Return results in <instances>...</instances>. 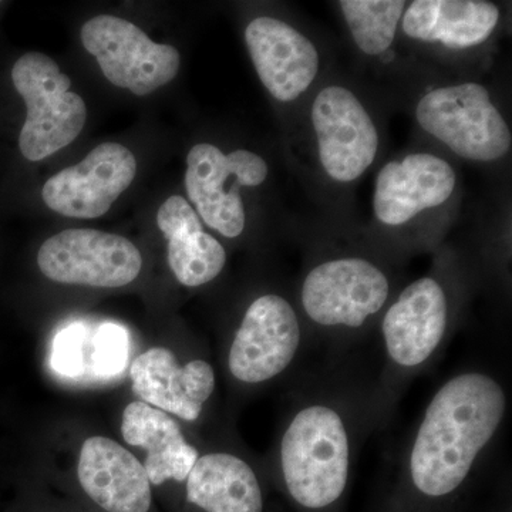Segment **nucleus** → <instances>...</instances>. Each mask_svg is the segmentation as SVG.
<instances>
[{
	"label": "nucleus",
	"mask_w": 512,
	"mask_h": 512,
	"mask_svg": "<svg viewBox=\"0 0 512 512\" xmlns=\"http://www.w3.org/2000/svg\"><path fill=\"white\" fill-rule=\"evenodd\" d=\"M504 413L505 394L491 377L467 373L444 384L412 451L410 470L421 493L443 497L460 487Z\"/></svg>",
	"instance_id": "1"
},
{
	"label": "nucleus",
	"mask_w": 512,
	"mask_h": 512,
	"mask_svg": "<svg viewBox=\"0 0 512 512\" xmlns=\"http://www.w3.org/2000/svg\"><path fill=\"white\" fill-rule=\"evenodd\" d=\"M281 458L296 503L315 510L335 503L349 471L348 434L339 414L325 406L302 410L286 430Z\"/></svg>",
	"instance_id": "2"
},
{
	"label": "nucleus",
	"mask_w": 512,
	"mask_h": 512,
	"mask_svg": "<svg viewBox=\"0 0 512 512\" xmlns=\"http://www.w3.org/2000/svg\"><path fill=\"white\" fill-rule=\"evenodd\" d=\"M424 133L473 163H497L510 154L512 134L484 84H448L424 93L416 104Z\"/></svg>",
	"instance_id": "3"
},
{
	"label": "nucleus",
	"mask_w": 512,
	"mask_h": 512,
	"mask_svg": "<svg viewBox=\"0 0 512 512\" xmlns=\"http://www.w3.org/2000/svg\"><path fill=\"white\" fill-rule=\"evenodd\" d=\"M12 80L28 109L19 137L26 160H43L79 137L86 124V103L70 92L69 76L52 57L26 53L13 66Z\"/></svg>",
	"instance_id": "4"
},
{
	"label": "nucleus",
	"mask_w": 512,
	"mask_h": 512,
	"mask_svg": "<svg viewBox=\"0 0 512 512\" xmlns=\"http://www.w3.org/2000/svg\"><path fill=\"white\" fill-rule=\"evenodd\" d=\"M268 163L249 150L222 153L210 143L195 144L187 156L185 188L198 217L227 238L244 232L242 187H259L268 178Z\"/></svg>",
	"instance_id": "5"
},
{
	"label": "nucleus",
	"mask_w": 512,
	"mask_h": 512,
	"mask_svg": "<svg viewBox=\"0 0 512 512\" xmlns=\"http://www.w3.org/2000/svg\"><path fill=\"white\" fill-rule=\"evenodd\" d=\"M320 167L333 183L352 184L375 164L380 133L375 119L349 87L330 84L311 107Z\"/></svg>",
	"instance_id": "6"
},
{
	"label": "nucleus",
	"mask_w": 512,
	"mask_h": 512,
	"mask_svg": "<svg viewBox=\"0 0 512 512\" xmlns=\"http://www.w3.org/2000/svg\"><path fill=\"white\" fill-rule=\"evenodd\" d=\"M82 42L106 79L136 96L156 92L180 70L181 56L174 46L158 45L138 26L116 16H96L84 23Z\"/></svg>",
	"instance_id": "7"
},
{
	"label": "nucleus",
	"mask_w": 512,
	"mask_h": 512,
	"mask_svg": "<svg viewBox=\"0 0 512 512\" xmlns=\"http://www.w3.org/2000/svg\"><path fill=\"white\" fill-rule=\"evenodd\" d=\"M37 265L50 281L120 288L140 275L143 259L133 242L97 229H66L47 239Z\"/></svg>",
	"instance_id": "8"
},
{
	"label": "nucleus",
	"mask_w": 512,
	"mask_h": 512,
	"mask_svg": "<svg viewBox=\"0 0 512 512\" xmlns=\"http://www.w3.org/2000/svg\"><path fill=\"white\" fill-rule=\"evenodd\" d=\"M386 275L362 258H339L313 268L302 285V305L313 322L359 328L389 298Z\"/></svg>",
	"instance_id": "9"
},
{
	"label": "nucleus",
	"mask_w": 512,
	"mask_h": 512,
	"mask_svg": "<svg viewBox=\"0 0 512 512\" xmlns=\"http://www.w3.org/2000/svg\"><path fill=\"white\" fill-rule=\"evenodd\" d=\"M136 174V157L128 148L100 144L82 163L50 178L43 187V201L64 217L93 220L110 210Z\"/></svg>",
	"instance_id": "10"
},
{
	"label": "nucleus",
	"mask_w": 512,
	"mask_h": 512,
	"mask_svg": "<svg viewBox=\"0 0 512 512\" xmlns=\"http://www.w3.org/2000/svg\"><path fill=\"white\" fill-rule=\"evenodd\" d=\"M301 343L291 303L264 295L251 303L229 352V370L245 383H261L291 365Z\"/></svg>",
	"instance_id": "11"
},
{
	"label": "nucleus",
	"mask_w": 512,
	"mask_h": 512,
	"mask_svg": "<svg viewBox=\"0 0 512 512\" xmlns=\"http://www.w3.org/2000/svg\"><path fill=\"white\" fill-rule=\"evenodd\" d=\"M245 43L266 92L281 103L298 100L318 77L315 43L285 20L255 18L245 29Z\"/></svg>",
	"instance_id": "12"
},
{
	"label": "nucleus",
	"mask_w": 512,
	"mask_h": 512,
	"mask_svg": "<svg viewBox=\"0 0 512 512\" xmlns=\"http://www.w3.org/2000/svg\"><path fill=\"white\" fill-rule=\"evenodd\" d=\"M456 187V171L444 158L431 153L409 154L380 168L373 211L380 224L400 227L446 204Z\"/></svg>",
	"instance_id": "13"
},
{
	"label": "nucleus",
	"mask_w": 512,
	"mask_h": 512,
	"mask_svg": "<svg viewBox=\"0 0 512 512\" xmlns=\"http://www.w3.org/2000/svg\"><path fill=\"white\" fill-rule=\"evenodd\" d=\"M133 392L148 406L194 421L215 387L214 370L204 360L178 365L177 357L165 348H153L134 360L130 367Z\"/></svg>",
	"instance_id": "14"
},
{
	"label": "nucleus",
	"mask_w": 512,
	"mask_h": 512,
	"mask_svg": "<svg viewBox=\"0 0 512 512\" xmlns=\"http://www.w3.org/2000/svg\"><path fill=\"white\" fill-rule=\"evenodd\" d=\"M448 303L444 289L433 278H421L407 286L383 319L387 352L406 367L420 365L443 339Z\"/></svg>",
	"instance_id": "15"
},
{
	"label": "nucleus",
	"mask_w": 512,
	"mask_h": 512,
	"mask_svg": "<svg viewBox=\"0 0 512 512\" xmlns=\"http://www.w3.org/2000/svg\"><path fill=\"white\" fill-rule=\"evenodd\" d=\"M80 484L107 512H148L151 483L146 468L130 451L106 437H90L80 451Z\"/></svg>",
	"instance_id": "16"
},
{
	"label": "nucleus",
	"mask_w": 512,
	"mask_h": 512,
	"mask_svg": "<svg viewBox=\"0 0 512 512\" xmlns=\"http://www.w3.org/2000/svg\"><path fill=\"white\" fill-rule=\"evenodd\" d=\"M498 6L487 0H416L404 10V35L450 50L484 45L500 23Z\"/></svg>",
	"instance_id": "17"
},
{
	"label": "nucleus",
	"mask_w": 512,
	"mask_h": 512,
	"mask_svg": "<svg viewBox=\"0 0 512 512\" xmlns=\"http://www.w3.org/2000/svg\"><path fill=\"white\" fill-rule=\"evenodd\" d=\"M158 228L168 241V264L180 284L195 288L214 281L224 269L227 252L221 242L204 231L194 207L181 195L161 205Z\"/></svg>",
	"instance_id": "18"
},
{
	"label": "nucleus",
	"mask_w": 512,
	"mask_h": 512,
	"mask_svg": "<svg viewBox=\"0 0 512 512\" xmlns=\"http://www.w3.org/2000/svg\"><path fill=\"white\" fill-rule=\"evenodd\" d=\"M121 434L127 444L147 451V476L153 485L185 481L198 460L197 448L185 441L180 427L167 413L143 402L128 404Z\"/></svg>",
	"instance_id": "19"
},
{
	"label": "nucleus",
	"mask_w": 512,
	"mask_h": 512,
	"mask_svg": "<svg viewBox=\"0 0 512 512\" xmlns=\"http://www.w3.org/2000/svg\"><path fill=\"white\" fill-rule=\"evenodd\" d=\"M187 500L207 512L264 511L254 471L227 453L198 458L187 477Z\"/></svg>",
	"instance_id": "20"
},
{
	"label": "nucleus",
	"mask_w": 512,
	"mask_h": 512,
	"mask_svg": "<svg viewBox=\"0 0 512 512\" xmlns=\"http://www.w3.org/2000/svg\"><path fill=\"white\" fill-rule=\"evenodd\" d=\"M338 5L353 42L367 56L392 47L407 8L403 0H342Z\"/></svg>",
	"instance_id": "21"
},
{
	"label": "nucleus",
	"mask_w": 512,
	"mask_h": 512,
	"mask_svg": "<svg viewBox=\"0 0 512 512\" xmlns=\"http://www.w3.org/2000/svg\"><path fill=\"white\" fill-rule=\"evenodd\" d=\"M93 355V329L73 323L57 333L50 363L59 375L70 379L90 377Z\"/></svg>",
	"instance_id": "22"
},
{
	"label": "nucleus",
	"mask_w": 512,
	"mask_h": 512,
	"mask_svg": "<svg viewBox=\"0 0 512 512\" xmlns=\"http://www.w3.org/2000/svg\"><path fill=\"white\" fill-rule=\"evenodd\" d=\"M130 356V338L123 326L101 323L93 329V356L90 377L113 379L127 366Z\"/></svg>",
	"instance_id": "23"
}]
</instances>
